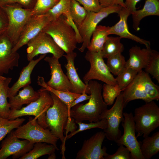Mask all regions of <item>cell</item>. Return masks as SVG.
I'll return each mask as SVG.
<instances>
[{"instance_id": "6da1fadb", "label": "cell", "mask_w": 159, "mask_h": 159, "mask_svg": "<svg viewBox=\"0 0 159 159\" xmlns=\"http://www.w3.org/2000/svg\"><path fill=\"white\" fill-rule=\"evenodd\" d=\"M88 86L90 97L85 104H77L70 111V117L75 122L88 121L96 122L101 120L102 113L107 109V105L104 101L102 94V85L95 80H91Z\"/></svg>"}, {"instance_id": "7a4b0ae2", "label": "cell", "mask_w": 159, "mask_h": 159, "mask_svg": "<svg viewBox=\"0 0 159 159\" xmlns=\"http://www.w3.org/2000/svg\"><path fill=\"white\" fill-rule=\"evenodd\" d=\"M50 93L53 100V104L47 111L45 121L52 133L62 143V158L64 159L66 140L63 134L64 130H66V135H67L68 132H71L75 130V125L70 117L67 105L54 94Z\"/></svg>"}, {"instance_id": "3957f363", "label": "cell", "mask_w": 159, "mask_h": 159, "mask_svg": "<svg viewBox=\"0 0 159 159\" xmlns=\"http://www.w3.org/2000/svg\"><path fill=\"white\" fill-rule=\"evenodd\" d=\"M125 105L136 100L148 102L159 100V87L150 75L143 70L139 72L132 82L122 91Z\"/></svg>"}, {"instance_id": "277c9868", "label": "cell", "mask_w": 159, "mask_h": 159, "mask_svg": "<svg viewBox=\"0 0 159 159\" xmlns=\"http://www.w3.org/2000/svg\"><path fill=\"white\" fill-rule=\"evenodd\" d=\"M42 31L50 35L66 54L73 52L77 48L76 33L63 15L50 21Z\"/></svg>"}, {"instance_id": "5b68a950", "label": "cell", "mask_w": 159, "mask_h": 159, "mask_svg": "<svg viewBox=\"0 0 159 159\" xmlns=\"http://www.w3.org/2000/svg\"><path fill=\"white\" fill-rule=\"evenodd\" d=\"M133 119L138 137L149 136L159 126V107L154 101L136 108Z\"/></svg>"}, {"instance_id": "8992f818", "label": "cell", "mask_w": 159, "mask_h": 159, "mask_svg": "<svg viewBox=\"0 0 159 159\" xmlns=\"http://www.w3.org/2000/svg\"><path fill=\"white\" fill-rule=\"evenodd\" d=\"M39 97L36 100L18 110L10 109L8 119L14 120L24 116H34L39 124L44 128H47L45 116L47 111L53 104L50 92L42 87L38 90Z\"/></svg>"}, {"instance_id": "52a82bcc", "label": "cell", "mask_w": 159, "mask_h": 159, "mask_svg": "<svg viewBox=\"0 0 159 159\" xmlns=\"http://www.w3.org/2000/svg\"><path fill=\"white\" fill-rule=\"evenodd\" d=\"M1 7L8 18L6 32L14 47L25 24L33 15L32 9H25L17 4H7Z\"/></svg>"}, {"instance_id": "ba28073f", "label": "cell", "mask_w": 159, "mask_h": 159, "mask_svg": "<svg viewBox=\"0 0 159 159\" xmlns=\"http://www.w3.org/2000/svg\"><path fill=\"white\" fill-rule=\"evenodd\" d=\"M12 132L20 139L26 140L33 143L42 142L52 144L59 150L57 145L59 138L53 135L49 129L44 128L40 125L35 117L30 118L26 124Z\"/></svg>"}, {"instance_id": "9c48e42d", "label": "cell", "mask_w": 159, "mask_h": 159, "mask_svg": "<svg viewBox=\"0 0 159 159\" xmlns=\"http://www.w3.org/2000/svg\"><path fill=\"white\" fill-rule=\"evenodd\" d=\"M122 7L113 5L102 8L97 12L87 11V16L82 23L77 27L79 33L82 40V44L78 50L83 52L90 46L92 33L98 24L109 15L119 12Z\"/></svg>"}, {"instance_id": "30bf717a", "label": "cell", "mask_w": 159, "mask_h": 159, "mask_svg": "<svg viewBox=\"0 0 159 159\" xmlns=\"http://www.w3.org/2000/svg\"><path fill=\"white\" fill-rule=\"evenodd\" d=\"M85 58L90 64V68L83 79L86 85H88L90 81L94 80L107 84L117 85L115 78L105 62L101 51L94 52L88 50Z\"/></svg>"}, {"instance_id": "8fae6325", "label": "cell", "mask_w": 159, "mask_h": 159, "mask_svg": "<svg viewBox=\"0 0 159 159\" xmlns=\"http://www.w3.org/2000/svg\"><path fill=\"white\" fill-rule=\"evenodd\" d=\"M125 106L122 92L111 108L106 109L101 115V120L105 118L107 121V127L103 130L105 137L110 141L116 143L122 135L119 126L124 120L123 110Z\"/></svg>"}, {"instance_id": "7c38bea8", "label": "cell", "mask_w": 159, "mask_h": 159, "mask_svg": "<svg viewBox=\"0 0 159 159\" xmlns=\"http://www.w3.org/2000/svg\"><path fill=\"white\" fill-rule=\"evenodd\" d=\"M26 58L29 61L39 54L50 53L59 59L63 56L64 52L55 42L51 37L42 31L26 44Z\"/></svg>"}, {"instance_id": "4fadbf2b", "label": "cell", "mask_w": 159, "mask_h": 159, "mask_svg": "<svg viewBox=\"0 0 159 159\" xmlns=\"http://www.w3.org/2000/svg\"><path fill=\"white\" fill-rule=\"evenodd\" d=\"M124 120L122 126L123 134L116 143L119 146L123 145L130 151L132 159H144L140 150V143L135 135V123L131 112H123Z\"/></svg>"}, {"instance_id": "5bb4252c", "label": "cell", "mask_w": 159, "mask_h": 159, "mask_svg": "<svg viewBox=\"0 0 159 159\" xmlns=\"http://www.w3.org/2000/svg\"><path fill=\"white\" fill-rule=\"evenodd\" d=\"M46 14L32 16L24 26L19 39L12 48L14 52L17 51L42 32L50 21Z\"/></svg>"}, {"instance_id": "9a60e30c", "label": "cell", "mask_w": 159, "mask_h": 159, "mask_svg": "<svg viewBox=\"0 0 159 159\" xmlns=\"http://www.w3.org/2000/svg\"><path fill=\"white\" fill-rule=\"evenodd\" d=\"M105 137L104 131L98 132L85 140L82 147L77 153L76 159H104L108 154L107 148L102 146Z\"/></svg>"}, {"instance_id": "2e32d148", "label": "cell", "mask_w": 159, "mask_h": 159, "mask_svg": "<svg viewBox=\"0 0 159 159\" xmlns=\"http://www.w3.org/2000/svg\"><path fill=\"white\" fill-rule=\"evenodd\" d=\"M34 144L26 140H20L11 131L2 142L0 159H6L11 155L13 159L19 158L31 150Z\"/></svg>"}, {"instance_id": "e0dca14e", "label": "cell", "mask_w": 159, "mask_h": 159, "mask_svg": "<svg viewBox=\"0 0 159 159\" xmlns=\"http://www.w3.org/2000/svg\"><path fill=\"white\" fill-rule=\"evenodd\" d=\"M13 47L6 31L0 35V75L8 74L19 65L20 55L12 51Z\"/></svg>"}, {"instance_id": "ac0fdd59", "label": "cell", "mask_w": 159, "mask_h": 159, "mask_svg": "<svg viewBox=\"0 0 159 159\" xmlns=\"http://www.w3.org/2000/svg\"><path fill=\"white\" fill-rule=\"evenodd\" d=\"M44 58V60L48 63L51 70V78L46 82L47 85L56 90L71 92L72 85L62 70L59 59L53 56Z\"/></svg>"}, {"instance_id": "d6986e66", "label": "cell", "mask_w": 159, "mask_h": 159, "mask_svg": "<svg viewBox=\"0 0 159 159\" xmlns=\"http://www.w3.org/2000/svg\"><path fill=\"white\" fill-rule=\"evenodd\" d=\"M118 14L120 17V20L114 26L110 27L108 30L109 34L116 35L122 38L130 39L144 44L146 47H150V41L140 38L129 31L127 20L128 16L131 15V13L126 8H122Z\"/></svg>"}, {"instance_id": "ffe728a7", "label": "cell", "mask_w": 159, "mask_h": 159, "mask_svg": "<svg viewBox=\"0 0 159 159\" xmlns=\"http://www.w3.org/2000/svg\"><path fill=\"white\" fill-rule=\"evenodd\" d=\"M77 56L76 53L74 51L63 55L67 61V63L64 67L67 70V76L72 87L71 92L78 94L85 92L90 94L88 85L80 79L76 69L74 60Z\"/></svg>"}, {"instance_id": "44dd1931", "label": "cell", "mask_w": 159, "mask_h": 159, "mask_svg": "<svg viewBox=\"0 0 159 159\" xmlns=\"http://www.w3.org/2000/svg\"><path fill=\"white\" fill-rule=\"evenodd\" d=\"M152 52L150 47L141 49L136 45L132 47L129 50V57L126 61L125 67L138 72L142 70L148 63Z\"/></svg>"}, {"instance_id": "7402d4cb", "label": "cell", "mask_w": 159, "mask_h": 159, "mask_svg": "<svg viewBox=\"0 0 159 159\" xmlns=\"http://www.w3.org/2000/svg\"><path fill=\"white\" fill-rule=\"evenodd\" d=\"M46 54L41 55L39 57L29 61L28 64L24 67L20 73L17 81L9 88L7 93L8 97L16 95L21 88L30 85L31 83V75L36 65L46 56Z\"/></svg>"}, {"instance_id": "603a6c76", "label": "cell", "mask_w": 159, "mask_h": 159, "mask_svg": "<svg viewBox=\"0 0 159 159\" xmlns=\"http://www.w3.org/2000/svg\"><path fill=\"white\" fill-rule=\"evenodd\" d=\"M18 92L15 96L9 98L11 110H19L24 105H27L36 100L39 97V91H35L30 85L24 87Z\"/></svg>"}, {"instance_id": "cb8c5ba5", "label": "cell", "mask_w": 159, "mask_h": 159, "mask_svg": "<svg viewBox=\"0 0 159 159\" xmlns=\"http://www.w3.org/2000/svg\"><path fill=\"white\" fill-rule=\"evenodd\" d=\"M133 21L132 27L136 31L140 30L139 25L142 19L150 16L159 15L158 0H146L143 8L131 13Z\"/></svg>"}, {"instance_id": "d4e9b609", "label": "cell", "mask_w": 159, "mask_h": 159, "mask_svg": "<svg viewBox=\"0 0 159 159\" xmlns=\"http://www.w3.org/2000/svg\"><path fill=\"white\" fill-rule=\"evenodd\" d=\"M140 143V150L144 159H150L159 151V131L144 138Z\"/></svg>"}, {"instance_id": "484cf974", "label": "cell", "mask_w": 159, "mask_h": 159, "mask_svg": "<svg viewBox=\"0 0 159 159\" xmlns=\"http://www.w3.org/2000/svg\"><path fill=\"white\" fill-rule=\"evenodd\" d=\"M109 26L97 25L93 31L90 46L87 49L90 51H101L108 35Z\"/></svg>"}, {"instance_id": "4316f807", "label": "cell", "mask_w": 159, "mask_h": 159, "mask_svg": "<svg viewBox=\"0 0 159 159\" xmlns=\"http://www.w3.org/2000/svg\"><path fill=\"white\" fill-rule=\"evenodd\" d=\"M38 85L46 90L51 92L57 96L60 100L66 104L70 112V106L72 102L79 96L81 94H78L70 92H64L52 88L47 85L44 78L41 76H38Z\"/></svg>"}, {"instance_id": "83f0119b", "label": "cell", "mask_w": 159, "mask_h": 159, "mask_svg": "<svg viewBox=\"0 0 159 159\" xmlns=\"http://www.w3.org/2000/svg\"><path fill=\"white\" fill-rule=\"evenodd\" d=\"M45 143H37L29 152L19 158L20 159H36L46 155L55 152L57 148L53 145Z\"/></svg>"}, {"instance_id": "f1b7e54d", "label": "cell", "mask_w": 159, "mask_h": 159, "mask_svg": "<svg viewBox=\"0 0 159 159\" xmlns=\"http://www.w3.org/2000/svg\"><path fill=\"white\" fill-rule=\"evenodd\" d=\"M122 38L119 37H108L105 42L101 54L103 58L117 54L122 53L124 47L121 42Z\"/></svg>"}, {"instance_id": "f546056e", "label": "cell", "mask_w": 159, "mask_h": 159, "mask_svg": "<svg viewBox=\"0 0 159 159\" xmlns=\"http://www.w3.org/2000/svg\"><path fill=\"white\" fill-rule=\"evenodd\" d=\"M71 1L59 0L45 14L48 16L51 21L57 19L62 15H64L67 18L71 17L70 13Z\"/></svg>"}, {"instance_id": "4dcf8cb0", "label": "cell", "mask_w": 159, "mask_h": 159, "mask_svg": "<svg viewBox=\"0 0 159 159\" xmlns=\"http://www.w3.org/2000/svg\"><path fill=\"white\" fill-rule=\"evenodd\" d=\"M11 80V77H6L0 91V116L4 118H8L10 111L7 98L9 85Z\"/></svg>"}, {"instance_id": "1f68e13d", "label": "cell", "mask_w": 159, "mask_h": 159, "mask_svg": "<svg viewBox=\"0 0 159 159\" xmlns=\"http://www.w3.org/2000/svg\"><path fill=\"white\" fill-rule=\"evenodd\" d=\"M107 65L112 74L117 76L125 67L126 61L121 53L110 56L107 58Z\"/></svg>"}, {"instance_id": "d6a6232c", "label": "cell", "mask_w": 159, "mask_h": 159, "mask_svg": "<svg viewBox=\"0 0 159 159\" xmlns=\"http://www.w3.org/2000/svg\"><path fill=\"white\" fill-rule=\"evenodd\" d=\"M25 121L23 118H16L14 120L0 117V142L12 130L21 125Z\"/></svg>"}, {"instance_id": "836d02e7", "label": "cell", "mask_w": 159, "mask_h": 159, "mask_svg": "<svg viewBox=\"0 0 159 159\" xmlns=\"http://www.w3.org/2000/svg\"><path fill=\"white\" fill-rule=\"evenodd\" d=\"M138 72L129 67H126L115 78L117 85L123 91L133 80Z\"/></svg>"}, {"instance_id": "e575fe53", "label": "cell", "mask_w": 159, "mask_h": 159, "mask_svg": "<svg viewBox=\"0 0 159 159\" xmlns=\"http://www.w3.org/2000/svg\"><path fill=\"white\" fill-rule=\"evenodd\" d=\"M70 13L72 19L77 27L80 26L85 19L87 11L75 0H71Z\"/></svg>"}, {"instance_id": "d590c367", "label": "cell", "mask_w": 159, "mask_h": 159, "mask_svg": "<svg viewBox=\"0 0 159 159\" xmlns=\"http://www.w3.org/2000/svg\"><path fill=\"white\" fill-rule=\"evenodd\" d=\"M102 96L107 106L112 105L115 100L122 92L117 85L105 83L102 85Z\"/></svg>"}, {"instance_id": "8d00e7d4", "label": "cell", "mask_w": 159, "mask_h": 159, "mask_svg": "<svg viewBox=\"0 0 159 159\" xmlns=\"http://www.w3.org/2000/svg\"><path fill=\"white\" fill-rule=\"evenodd\" d=\"M144 69L159 82V53L158 51L152 50L150 60Z\"/></svg>"}, {"instance_id": "74e56055", "label": "cell", "mask_w": 159, "mask_h": 159, "mask_svg": "<svg viewBox=\"0 0 159 159\" xmlns=\"http://www.w3.org/2000/svg\"><path fill=\"white\" fill-rule=\"evenodd\" d=\"M76 123L79 125L78 129L67 135L66 137V140L70 138L76 134L81 131L96 128L104 130L107 127V121L105 118L102 119L99 121L96 122H90L89 123H85L82 122H78Z\"/></svg>"}, {"instance_id": "f35d334b", "label": "cell", "mask_w": 159, "mask_h": 159, "mask_svg": "<svg viewBox=\"0 0 159 159\" xmlns=\"http://www.w3.org/2000/svg\"><path fill=\"white\" fill-rule=\"evenodd\" d=\"M58 1L56 0H37L32 9L33 15L45 14Z\"/></svg>"}, {"instance_id": "ab89813d", "label": "cell", "mask_w": 159, "mask_h": 159, "mask_svg": "<svg viewBox=\"0 0 159 159\" xmlns=\"http://www.w3.org/2000/svg\"><path fill=\"white\" fill-rule=\"evenodd\" d=\"M119 146L115 153L111 155L108 154L104 159H132L129 150L123 145Z\"/></svg>"}, {"instance_id": "60d3db41", "label": "cell", "mask_w": 159, "mask_h": 159, "mask_svg": "<svg viewBox=\"0 0 159 159\" xmlns=\"http://www.w3.org/2000/svg\"><path fill=\"white\" fill-rule=\"evenodd\" d=\"M36 1L37 0H0V7L7 4H17L25 9H32Z\"/></svg>"}, {"instance_id": "b9f144b4", "label": "cell", "mask_w": 159, "mask_h": 159, "mask_svg": "<svg viewBox=\"0 0 159 159\" xmlns=\"http://www.w3.org/2000/svg\"><path fill=\"white\" fill-rule=\"evenodd\" d=\"M82 4L87 11H99L102 8L97 0H75Z\"/></svg>"}, {"instance_id": "7bdbcfd3", "label": "cell", "mask_w": 159, "mask_h": 159, "mask_svg": "<svg viewBox=\"0 0 159 159\" xmlns=\"http://www.w3.org/2000/svg\"><path fill=\"white\" fill-rule=\"evenodd\" d=\"M8 24L7 15L4 10L0 7V35L6 31Z\"/></svg>"}, {"instance_id": "ee69618b", "label": "cell", "mask_w": 159, "mask_h": 159, "mask_svg": "<svg viewBox=\"0 0 159 159\" xmlns=\"http://www.w3.org/2000/svg\"><path fill=\"white\" fill-rule=\"evenodd\" d=\"M90 97V95H88L85 92L82 93L72 102L70 106L71 108L81 102L89 100Z\"/></svg>"}, {"instance_id": "f6af8a7d", "label": "cell", "mask_w": 159, "mask_h": 159, "mask_svg": "<svg viewBox=\"0 0 159 159\" xmlns=\"http://www.w3.org/2000/svg\"><path fill=\"white\" fill-rule=\"evenodd\" d=\"M140 0H125V2L126 8L131 13L136 10V6Z\"/></svg>"}, {"instance_id": "bcb514c9", "label": "cell", "mask_w": 159, "mask_h": 159, "mask_svg": "<svg viewBox=\"0 0 159 159\" xmlns=\"http://www.w3.org/2000/svg\"><path fill=\"white\" fill-rule=\"evenodd\" d=\"M102 8L114 5V0H97Z\"/></svg>"}, {"instance_id": "7dc6e473", "label": "cell", "mask_w": 159, "mask_h": 159, "mask_svg": "<svg viewBox=\"0 0 159 159\" xmlns=\"http://www.w3.org/2000/svg\"><path fill=\"white\" fill-rule=\"evenodd\" d=\"M114 4L118 5L122 8H126V6L124 0H114Z\"/></svg>"}, {"instance_id": "c3c4849f", "label": "cell", "mask_w": 159, "mask_h": 159, "mask_svg": "<svg viewBox=\"0 0 159 159\" xmlns=\"http://www.w3.org/2000/svg\"><path fill=\"white\" fill-rule=\"evenodd\" d=\"M6 77L0 75V91L2 87Z\"/></svg>"}, {"instance_id": "681fc988", "label": "cell", "mask_w": 159, "mask_h": 159, "mask_svg": "<svg viewBox=\"0 0 159 159\" xmlns=\"http://www.w3.org/2000/svg\"><path fill=\"white\" fill-rule=\"evenodd\" d=\"M56 158L55 154L54 153H52L50 155H49V156L48 157V159H55Z\"/></svg>"}, {"instance_id": "f907efd6", "label": "cell", "mask_w": 159, "mask_h": 159, "mask_svg": "<svg viewBox=\"0 0 159 159\" xmlns=\"http://www.w3.org/2000/svg\"><path fill=\"white\" fill-rule=\"evenodd\" d=\"M56 0V1H59V0Z\"/></svg>"}, {"instance_id": "816d5d0a", "label": "cell", "mask_w": 159, "mask_h": 159, "mask_svg": "<svg viewBox=\"0 0 159 159\" xmlns=\"http://www.w3.org/2000/svg\"><path fill=\"white\" fill-rule=\"evenodd\" d=\"M1 117L0 116V117Z\"/></svg>"}]
</instances>
